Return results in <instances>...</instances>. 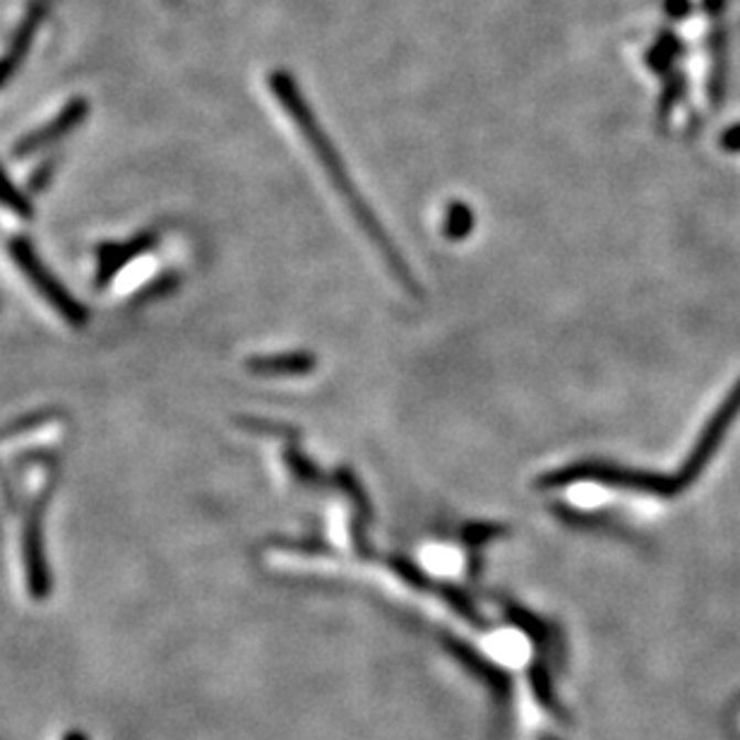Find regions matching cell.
I'll return each instance as SVG.
<instances>
[{"mask_svg":"<svg viewBox=\"0 0 740 740\" xmlns=\"http://www.w3.org/2000/svg\"><path fill=\"white\" fill-rule=\"evenodd\" d=\"M8 253H10L12 262L18 265L22 277L30 281L32 289L42 296V299L67 322V325H73V328L87 325L89 322L87 308L79 303L56 277H53V272L42 262V258H39V253L34 250L30 240L15 236L8 244Z\"/></svg>","mask_w":740,"mask_h":740,"instance_id":"6da1fadb","label":"cell"},{"mask_svg":"<svg viewBox=\"0 0 740 740\" xmlns=\"http://www.w3.org/2000/svg\"><path fill=\"white\" fill-rule=\"evenodd\" d=\"M53 489V474L39 489L24 510L22 519V560L26 572V587H30L32 597L42 599L51 591V572L46 562V546H44V513L49 505V495Z\"/></svg>","mask_w":740,"mask_h":740,"instance_id":"7a4b0ae2","label":"cell"},{"mask_svg":"<svg viewBox=\"0 0 740 740\" xmlns=\"http://www.w3.org/2000/svg\"><path fill=\"white\" fill-rule=\"evenodd\" d=\"M154 232L135 234L128 240H109L97 248V267H94V285L104 289L109 281L120 272V269L132 265L142 255L150 253L157 246Z\"/></svg>","mask_w":740,"mask_h":740,"instance_id":"3957f363","label":"cell"},{"mask_svg":"<svg viewBox=\"0 0 740 740\" xmlns=\"http://www.w3.org/2000/svg\"><path fill=\"white\" fill-rule=\"evenodd\" d=\"M87 111H89L87 99H73L71 104L65 106L63 111H58L56 116H53L46 126L36 128L30 135H24V138L15 144V150H12V154H15V157H30V154H34L39 150H44V147H49V144H53L56 140H61L63 135L73 132L79 124H83V120L87 118Z\"/></svg>","mask_w":740,"mask_h":740,"instance_id":"277c9868","label":"cell"},{"mask_svg":"<svg viewBox=\"0 0 740 740\" xmlns=\"http://www.w3.org/2000/svg\"><path fill=\"white\" fill-rule=\"evenodd\" d=\"M313 368V358L305 354H285V356H258L248 361V371L255 375H301Z\"/></svg>","mask_w":740,"mask_h":740,"instance_id":"5b68a950","label":"cell"},{"mask_svg":"<svg viewBox=\"0 0 740 740\" xmlns=\"http://www.w3.org/2000/svg\"><path fill=\"white\" fill-rule=\"evenodd\" d=\"M0 207H6L8 212L15 214L18 219H24V222H30L34 214L30 197H26L20 187L6 176L3 169H0Z\"/></svg>","mask_w":740,"mask_h":740,"instance_id":"8992f818","label":"cell"},{"mask_svg":"<svg viewBox=\"0 0 740 740\" xmlns=\"http://www.w3.org/2000/svg\"><path fill=\"white\" fill-rule=\"evenodd\" d=\"M471 224H474L471 210L464 205H452L446 217V234L448 238H464L471 232Z\"/></svg>","mask_w":740,"mask_h":740,"instance_id":"52a82bcc","label":"cell"},{"mask_svg":"<svg viewBox=\"0 0 740 740\" xmlns=\"http://www.w3.org/2000/svg\"><path fill=\"white\" fill-rule=\"evenodd\" d=\"M53 169H56V159H49V161H44V164L32 173L30 181H26V187H30L32 195L46 191V185H49V181L53 176Z\"/></svg>","mask_w":740,"mask_h":740,"instance_id":"ba28073f","label":"cell"},{"mask_svg":"<svg viewBox=\"0 0 740 740\" xmlns=\"http://www.w3.org/2000/svg\"><path fill=\"white\" fill-rule=\"evenodd\" d=\"M428 560L433 562L436 568H440V570H450L452 565H454V556L450 554V550H442V548H433V550H430ZM430 562H428V565H430Z\"/></svg>","mask_w":740,"mask_h":740,"instance_id":"9c48e42d","label":"cell"},{"mask_svg":"<svg viewBox=\"0 0 740 740\" xmlns=\"http://www.w3.org/2000/svg\"><path fill=\"white\" fill-rule=\"evenodd\" d=\"M18 58H20V53H10V56L0 58V87L8 83V77L12 75V71H15Z\"/></svg>","mask_w":740,"mask_h":740,"instance_id":"30bf717a","label":"cell"}]
</instances>
